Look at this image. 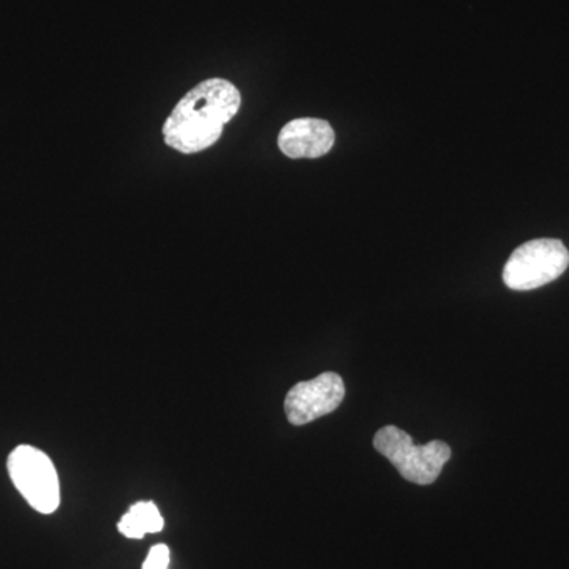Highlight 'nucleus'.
<instances>
[{"mask_svg": "<svg viewBox=\"0 0 569 569\" xmlns=\"http://www.w3.org/2000/svg\"><path fill=\"white\" fill-rule=\"evenodd\" d=\"M346 397L342 377L325 372L313 380L301 381L288 391L284 413L293 426H305L332 413Z\"/></svg>", "mask_w": 569, "mask_h": 569, "instance_id": "nucleus-5", "label": "nucleus"}, {"mask_svg": "<svg viewBox=\"0 0 569 569\" xmlns=\"http://www.w3.org/2000/svg\"><path fill=\"white\" fill-rule=\"evenodd\" d=\"M14 488L41 515H52L61 505V486L52 460L40 449L21 445L9 456Z\"/></svg>", "mask_w": 569, "mask_h": 569, "instance_id": "nucleus-4", "label": "nucleus"}, {"mask_svg": "<svg viewBox=\"0 0 569 569\" xmlns=\"http://www.w3.org/2000/svg\"><path fill=\"white\" fill-rule=\"evenodd\" d=\"M569 266V252L559 239H533L518 247L505 264L503 282L516 291L537 290L559 279Z\"/></svg>", "mask_w": 569, "mask_h": 569, "instance_id": "nucleus-3", "label": "nucleus"}, {"mask_svg": "<svg viewBox=\"0 0 569 569\" xmlns=\"http://www.w3.org/2000/svg\"><path fill=\"white\" fill-rule=\"evenodd\" d=\"M163 527L162 515L152 501H138L132 505L118 523L119 531L130 539H141L148 533H159Z\"/></svg>", "mask_w": 569, "mask_h": 569, "instance_id": "nucleus-7", "label": "nucleus"}, {"mask_svg": "<svg viewBox=\"0 0 569 569\" xmlns=\"http://www.w3.org/2000/svg\"><path fill=\"white\" fill-rule=\"evenodd\" d=\"M170 567V549L167 545H156L149 550L142 569H168Z\"/></svg>", "mask_w": 569, "mask_h": 569, "instance_id": "nucleus-8", "label": "nucleus"}, {"mask_svg": "<svg viewBox=\"0 0 569 569\" xmlns=\"http://www.w3.org/2000/svg\"><path fill=\"white\" fill-rule=\"evenodd\" d=\"M336 134L321 119H295L279 134V148L290 159H318L331 151Z\"/></svg>", "mask_w": 569, "mask_h": 569, "instance_id": "nucleus-6", "label": "nucleus"}, {"mask_svg": "<svg viewBox=\"0 0 569 569\" xmlns=\"http://www.w3.org/2000/svg\"><path fill=\"white\" fill-rule=\"evenodd\" d=\"M239 108L241 93L230 81L211 78L200 82L182 97L163 123L164 142L182 153L206 151L219 141Z\"/></svg>", "mask_w": 569, "mask_h": 569, "instance_id": "nucleus-1", "label": "nucleus"}, {"mask_svg": "<svg viewBox=\"0 0 569 569\" xmlns=\"http://www.w3.org/2000/svg\"><path fill=\"white\" fill-rule=\"evenodd\" d=\"M373 447L399 470L402 478L419 486L436 482L451 458V448L445 441L433 440L417 447L406 430L396 426L378 430Z\"/></svg>", "mask_w": 569, "mask_h": 569, "instance_id": "nucleus-2", "label": "nucleus"}]
</instances>
